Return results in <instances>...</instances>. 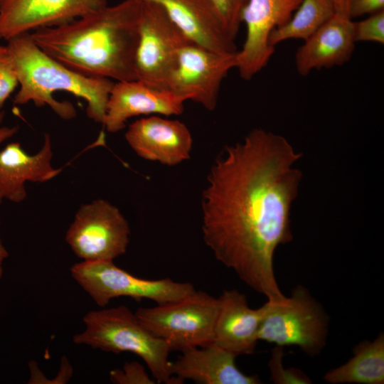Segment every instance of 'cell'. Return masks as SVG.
<instances>
[{
    "instance_id": "1",
    "label": "cell",
    "mask_w": 384,
    "mask_h": 384,
    "mask_svg": "<svg viewBox=\"0 0 384 384\" xmlns=\"http://www.w3.org/2000/svg\"><path fill=\"white\" fill-rule=\"evenodd\" d=\"M284 137L262 129L227 146L212 165L201 198L202 233L215 257L267 299L283 297L275 250L293 239L290 213L302 174Z\"/></svg>"
},
{
    "instance_id": "2",
    "label": "cell",
    "mask_w": 384,
    "mask_h": 384,
    "mask_svg": "<svg viewBox=\"0 0 384 384\" xmlns=\"http://www.w3.org/2000/svg\"><path fill=\"white\" fill-rule=\"evenodd\" d=\"M141 6L142 0H124L30 36L45 53L82 75L136 80Z\"/></svg>"
},
{
    "instance_id": "3",
    "label": "cell",
    "mask_w": 384,
    "mask_h": 384,
    "mask_svg": "<svg viewBox=\"0 0 384 384\" xmlns=\"http://www.w3.org/2000/svg\"><path fill=\"white\" fill-rule=\"evenodd\" d=\"M17 72L20 88L14 97L16 105L33 102L36 106H49L63 119L76 117L68 101L56 100L53 94L68 92L87 102V116L102 124L107 100L114 85L111 79L89 77L65 66L41 50L30 33L16 36L7 45Z\"/></svg>"
},
{
    "instance_id": "4",
    "label": "cell",
    "mask_w": 384,
    "mask_h": 384,
    "mask_svg": "<svg viewBox=\"0 0 384 384\" xmlns=\"http://www.w3.org/2000/svg\"><path fill=\"white\" fill-rule=\"evenodd\" d=\"M82 321L85 330L74 336L75 343L114 353H134L144 361L158 383H182L171 373L169 345L152 334L127 306L91 311Z\"/></svg>"
},
{
    "instance_id": "5",
    "label": "cell",
    "mask_w": 384,
    "mask_h": 384,
    "mask_svg": "<svg viewBox=\"0 0 384 384\" xmlns=\"http://www.w3.org/2000/svg\"><path fill=\"white\" fill-rule=\"evenodd\" d=\"M262 306L259 341L282 347L296 346L310 356L325 348L329 317L305 287L297 285L290 297L267 299Z\"/></svg>"
},
{
    "instance_id": "6",
    "label": "cell",
    "mask_w": 384,
    "mask_h": 384,
    "mask_svg": "<svg viewBox=\"0 0 384 384\" xmlns=\"http://www.w3.org/2000/svg\"><path fill=\"white\" fill-rule=\"evenodd\" d=\"M218 299L195 291L181 299L140 307L135 314L155 336L164 340L171 351L206 346L213 341Z\"/></svg>"
},
{
    "instance_id": "7",
    "label": "cell",
    "mask_w": 384,
    "mask_h": 384,
    "mask_svg": "<svg viewBox=\"0 0 384 384\" xmlns=\"http://www.w3.org/2000/svg\"><path fill=\"white\" fill-rule=\"evenodd\" d=\"M73 279L100 306L116 297H127L137 301L148 299L158 304L181 299L196 289L188 282L170 278L146 279L132 275L113 261H82L70 267Z\"/></svg>"
},
{
    "instance_id": "8",
    "label": "cell",
    "mask_w": 384,
    "mask_h": 384,
    "mask_svg": "<svg viewBox=\"0 0 384 384\" xmlns=\"http://www.w3.org/2000/svg\"><path fill=\"white\" fill-rule=\"evenodd\" d=\"M135 58L137 80L167 89L181 48L191 42L158 4L142 0Z\"/></svg>"
},
{
    "instance_id": "9",
    "label": "cell",
    "mask_w": 384,
    "mask_h": 384,
    "mask_svg": "<svg viewBox=\"0 0 384 384\" xmlns=\"http://www.w3.org/2000/svg\"><path fill=\"white\" fill-rule=\"evenodd\" d=\"M130 228L121 211L99 198L82 205L65 234V240L82 261H113L124 255Z\"/></svg>"
},
{
    "instance_id": "10",
    "label": "cell",
    "mask_w": 384,
    "mask_h": 384,
    "mask_svg": "<svg viewBox=\"0 0 384 384\" xmlns=\"http://www.w3.org/2000/svg\"><path fill=\"white\" fill-rule=\"evenodd\" d=\"M236 53H218L188 43L179 52L167 89L213 111L223 79L235 68Z\"/></svg>"
},
{
    "instance_id": "11",
    "label": "cell",
    "mask_w": 384,
    "mask_h": 384,
    "mask_svg": "<svg viewBox=\"0 0 384 384\" xmlns=\"http://www.w3.org/2000/svg\"><path fill=\"white\" fill-rule=\"evenodd\" d=\"M302 0H247L242 13L246 38L236 53L240 77L252 79L268 63L274 53L269 43L271 33L287 23Z\"/></svg>"
},
{
    "instance_id": "12",
    "label": "cell",
    "mask_w": 384,
    "mask_h": 384,
    "mask_svg": "<svg viewBox=\"0 0 384 384\" xmlns=\"http://www.w3.org/2000/svg\"><path fill=\"white\" fill-rule=\"evenodd\" d=\"M106 6V0H0V39L61 25Z\"/></svg>"
},
{
    "instance_id": "13",
    "label": "cell",
    "mask_w": 384,
    "mask_h": 384,
    "mask_svg": "<svg viewBox=\"0 0 384 384\" xmlns=\"http://www.w3.org/2000/svg\"><path fill=\"white\" fill-rule=\"evenodd\" d=\"M186 101L168 89L152 87L137 80L117 82L109 95L102 125L107 132L116 133L133 117L179 115Z\"/></svg>"
},
{
    "instance_id": "14",
    "label": "cell",
    "mask_w": 384,
    "mask_h": 384,
    "mask_svg": "<svg viewBox=\"0 0 384 384\" xmlns=\"http://www.w3.org/2000/svg\"><path fill=\"white\" fill-rule=\"evenodd\" d=\"M125 139L139 157L169 166L188 160L193 148L192 135L184 123L159 115L132 122Z\"/></svg>"
},
{
    "instance_id": "15",
    "label": "cell",
    "mask_w": 384,
    "mask_h": 384,
    "mask_svg": "<svg viewBox=\"0 0 384 384\" xmlns=\"http://www.w3.org/2000/svg\"><path fill=\"white\" fill-rule=\"evenodd\" d=\"M218 299L213 342L237 356L254 353L263 306L250 308L245 295L235 289L224 290Z\"/></svg>"
},
{
    "instance_id": "16",
    "label": "cell",
    "mask_w": 384,
    "mask_h": 384,
    "mask_svg": "<svg viewBox=\"0 0 384 384\" xmlns=\"http://www.w3.org/2000/svg\"><path fill=\"white\" fill-rule=\"evenodd\" d=\"M142 1L159 4L191 42L221 53L238 51L210 0Z\"/></svg>"
},
{
    "instance_id": "17",
    "label": "cell",
    "mask_w": 384,
    "mask_h": 384,
    "mask_svg": "<svg viewBox=\"0 0 384 384\" xmlns=\"http://www.w3.org/2000/svg\"><path fill=\"white\" fill-rule=\"evenodd\" d=\"M304 41L294 58L301 75L306 76L315 69L343 65L351 59L355 49L353 21L336 13Z\"/></svg>"
},
{
    "instance_id": "18",
    "label": "cell",
    "mask_w": 384,
    "mask_h": 384,
    "mask_svg": "<svg viewBox=\"0 0 384 384\" xmlns=\"http://www.w3.org/2000/svg\"><path fill=\"white\" fill-rule=\"evenodd\" d=\"M51 140L45 134L40 151L28 154L18 142H11L0 151V205L4 200L20 203L27 196L25 183L46 182L60 171L51 165Z\"/></svg>"
},
{
    "instance_id": "19",
    "label": "cell",
    "mask_w": 384,
    "mask_h": 384,
    "mask_svg": "<svg viewBox=\"0 0 384 384\" xmlns=\"http://www.w3.org/2000/svg\"><path fill=\"white\" fill-rule=\"evenodd\" d=\"M171 362V373L181 383L190 379L203 384H258L257 375L242 373L235 365L237 356L215 343L181 351Z\"/></svg>"
},
{
    "instance_id": "20",
    "label": "cell",
    "mask_w": 384,
    "mask_h": 384,
    "mask_svg": "<svg viewBox=\"0 0 384 384\" xmlns=\"http://www.w3.org/2000/svg\"><path fill=\"white\" fill-rule=\"evenodd\" d=\"M323 378L331 384H383V333L380 332L373 341L360 342L346 363L329 370Z\"/></svg>"
},
{
    "instance_id": "21",
    "label": "cell",
    "mask_w": 384,
    "mask_h": 384,
    "mask_svg": "<svg viewBox=\"0 0 384 384\" xmlns=\"http://www.w3.org/2000/svg\"><path fill=\"white\" fill-rule=\"evenodd\" d=\"M335 14L334 0H302L289 21L271 33L269 43L274 48L289 39L304 41Z\"/></svg>"
},
{
    "instance_id": "22",
    "label": "cell",
    "mask_w": 384,
    "mask_h": 384,
    "mask_svg": "<svg viewBox=\"0 0 384 384\" xmlns=\"http://www.w3.org/2000/svg\"><path fill=\"white\" fill-rule=\"evenodd\" d=\"M283 347L276 346L268 362L272 381L277 384H309L310 378L302 370L285 368L282 364Z\"/></svg>"
},
{
    "instance_id": "23",
    "label": "cell",
    "mask_w": 384,
    "mask_h": 384,
    "mask_svg": "<svg viewBox=\"0 0 384 384\" xmlns=\"http://www.w3.org/2000/svg\"><path fill=\"white\" fill-rule=\"evenodd\" d=\"M215 6L228 36L235 41L242 23L247 0H210Z\"/></svg>"
},
{
    "instance_id": "24",
    "label": "cell",
    "mask_w": 384,
    "mask_h": 384,
    "mask_svg": "<svg viewBox=\"0 0 384 384\" xmlns=\"http://www.w3.org/2000/svg\"><path fill=\"white\" fill-rule=\"evenodd\" d=\"M18 85L15 63L7 46L0 45V110Z\"/></svg>"
},
{
    "instance_id": "25",
    "label": "cell",
    "mask_w": 384,
    "mask_h": 384,
    "mask_svg": "<svg viewBox=\"0 0 384 384\" xmlns=\"http://www.w3.org/2000/svg\"><path fill=\"white\" fill-rule=\"evenodd\" d=\"M354 39L384 43V10L370 15L365 20L353 22Z\"/></svg>"
},
{
    "instance_id": "26",
    "label": "cell",
    "mask_w": 384,
    "mask_h": 384,
    "mask_svg": "<svg viewBox=\"0 0 384 384\" xmlns=\"http://www.w3.org/2000/svg\"><path fill=\"white\" fill-rule=\"evenodd\" d=\"M113 383L119 384H153L155 383L147 375L144 368L137 362L127 363L123 370L110 372Z\"/></svg>"
},
{
    "instance_id": "27",
    "label": "cell",
    "mask_w": 384,
    "mask_h": 384,
    "mask_svg": "<svg viewBox=\"0 0 384 384\" xmlns=\"http://www.w3.org/2000/svg\"><path fill=\"white\" fill-rule=\"evenodd\" d=\"M384 10V0H350L348 16L351 19L364 14H373Z\"/></svg>"
},
{
    "instance_id": "28",
    "label": "cell",
    "mask_w": 384,
    "mask_h": 384,
    "mask_svg": "<svg viewBox=\"0 0 384 384\" xmlns=\"http://www.w3.org/2000/svg\"><path fill=\"white\" fill-rule=\"evenodd\" d=\"M5 112L3 110H0V144L5 140L14 137L18 130V126L7 127L3 126L2 122L4 121Z\"/></svg>"
},
{
    "instance_id": "29",
    "label": "cell",
    "mask_w": 384,
    "mask_h": 384,
    "mask_svg": "<svg viewBox=\"0 0 384 384\" xmlns=\"http://www.w3.org/2000/svg\"><path fill=\"white\" fill-rule=\"evenodd\" d=\"M336 13L348 18L350 0H334Z\"/></svg>"
},
{
    "instance_id": "30",
    "label": "cell",
    "mask_w": 384,
    "mask_h": 384,
    "mask_svg": "<svg viewBox=\"0 0 384 384\" xmlns=\"http://www.w3.org/2000/svg\"><path fill=\"white\" fill-rule=\"evenodd\" d=\"M9 256V252L4 247L1 238H0V279L3 275V262L6 258Z\"/></svg>"
}]
</instances>
